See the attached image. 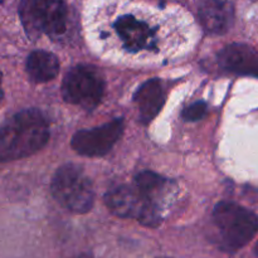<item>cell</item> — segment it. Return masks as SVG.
<instances>
[{"instance_id": "obj_15", "label": "cell", "mask_w": 258, "mask_h": 258, "mask_svg": "<svg viewBox=\"0 0 258 258\" xmlns=\"http://www.w3.org/2000/svg\"><path fill=\"white\" fill-rule=\"evenodd\" d=\"M75 258H92V256H91V254H88V253H82V254H80V256H77Z\"/></svg>"}, {"instance_id": "obj_9", "label": "cell", "mask_w": 258, "mask_h": 258, "mask_svg": "<svg viewBox=\"0 0 258 258\" xmlns=\"http://www.w3.org/2000/svg\"><path fill=\"white\" fill-rule=\"evenodd\" d=\"M218 62L223 70L258 77V50L247 44L234 43L219 52Z\"/></svg>"}, {"instance_id": "obj_5", "label": "cell", "mask_w": 258, "mask_h": 258, "mask_svg": "<svg viewBox=\"0 0 258 258\" xmlns=\"http://www.w3.org/2000/svg\"><path fill=\"white\" fill-rule=\"evenodd\" d=\"M213 219L222 236L223 246L229 251H237L246 246L258 231L256 214L233 202L217 204Z\"/></svg>"}, {"instance_id": "obj_13", "label": "cell", "mask_w": 258, "mask_h": 258, "mask_svg": "<svg viewBox=\"0 0 258 258\" xmlns=\"http://www.w3.org/2000/svg\"><path fill=\"white\" fill-rule=\"evenodd\" d=\"M135 185L146 198L161 208V201L170 191V181L154 171H143L135 178Z\"/></svg>"}, {"instance_id": "obj_4", "label": "cell", "mask_w": 258, "mask_h": 258, "mask_svg": "<svg viewBox=\"0 0 258 258\" xmlns=\"http://www.w3.org/2000/svg\"><path fill=\"white\" fill-rule=\"evenodd\" d=\"M50 191L60 206L73 213H87L95 202L92 183L75 164H66L55 171Z\"/></svg>"}, {"instance_id": "obj_10", "label": "cell", "mask_w": 258, "mask_h": 258, "mask_svg": "<svg viewBox=\"0 0 258 258\" xmlns=\"http://www.w3.org/2000/svg\"><path fill=\"white\" fill-rule=\"evenodd\" d=\"M198 15L207 32L212 34H223L228 32L233 23L234 7L231 2H202L198 8Z\"/></svg>"}, {"instance_id": "obj_17", "label": "cell", "mask_w": 258, "mask_h": 258, "mask_svg": "<svg viewBox=\"0 0 258 258\" xmlns=\"http://www.w3.org/2000/svg\"><path fill=\"white\" fill-rule=\"evenodd\" d=\"M160 258H165V257H160Z\"/></svg>"}, {"instance_id": "obj_11", "label": "cell", "mask_w": 258, "mask_h": 258, "mask_svg": "<svg viewBox=\"0 0 258 258\" xmlns=\"http://www.w3.org/2000/svg\"><path fill=\"white\" fill-rule=\"evenodd\" d=\"M165 98V91L160 81L148 80L144 82L134 95L141 122L149 123L153 121L163 108Z\"/></svg>"}, {"instance_id": "obj_12", "label": "cell", "mask_w": 258, "mask_h": 258, "mask_svg": "<svg viewBox=\"0 0 258 258\" xmlns=\"http://www.w3.org/2000/svg\"><path fill=\"white\" fill-rule=\"evenodd\" d=\"M27 73L30 81L44 83L57 77L59 62L53 53L47 50H34L27 58Z\"/></svg>"}, {"instance_id": "obj_16", "label": "cell", "mask_w": 258, "mask_h": 258, "mask_svg": "<svg viewBox=\"0 0 258 258\" xmlns=\"http://www.w3.org/2000/svg\"><path fill=\"white\" fill-rule=\"evenodd\" d=\"M254 251H256V254L258 256V242H257V244H256V248H254Z\"/></svg>"}, {"instance_id": "obj_8", "label": "cell", "mask_w": 258, "mask_h": 258, "mask_svg": "<svg viewBox=\"0 0 258 258\" xmlns=\"http://www.w3.org/2000/svg\"><path fill=\"white\" fill-rule=\"evenodd\" d=\"M123 133V121L121 118L110 121L97 127L80 130L73 135L71 145L80 155L96 158L111 151Z\"/></svg>"}, {"instance_id": "obj_2", "label": "cell", "mask_w": 258, "mask_h": 258, "mask_svg": "<svg viewBox=\"0 0 258 258\" xmlns=\"http://www.w3.org/2000/svg\"><path fill=\"white\" fill-rule=\"evenodd\" d=\"M49 125L40 111H20L4 121L0 128V159L14 161L28 158L44 148Z\"/></svg>"}, {"instance_id": "obj_14", "label": "cell", "mask_w": 258, "mask_h": 258, "mask_svg": "<svg viewBox=\"0 0 258 258\" xmlns=\"http://www.w3.org/2000/svg\"><path fill=\"white\" fill-rule=\"evenodd\" d=\"M207 113V103L204 101H197L191 103L181 112V117L185 121H198L206 116Z\"/></svg>"}, {"instance_id": "obj_7", "label": "cell", "mask_w": 258, "mask_h": 258, "mask_svg": "<svg viewBox=\"0 0 258 258\" xmlns=\"http://www.w3.org/2000/svg\"><path fill=\"white\" fill-rule=\"evenodd\" d=\"M105 92V80L93 66L78 64L71 68L63 78L62 96L64 101L86 110H93Z\"/></svg>"}, {"instance_id": "obj_3", "label": "cell", "mask_w": 258, "mask_h": 258, "mask_svg": "<svg viewBox=\"0 0 258 258\" xmlns=\"http://www.w3.org/2000/svg\"><path fill=\"white\" fill-rule=\"evenodd\" d=\"M19 15L28 37L33 39L45 34L59 40L68 32L70 9L63 2L25 0L20 3Z\"/></svg>"}, {"instance_id": "obj_6", "label": "cell", "mask_w": 258, "mask_h": 258, "mask_svg": "<svg viewBox=\"0 0 258 258\" xmlns=\"http://www.w3.org/2000/svg\"><path fill=\"white\" fill-rule=\"evenodd\" d=\"M105 203L111 213L120 218H134L146 227H156L161 222V208L149 201L136 185H118L110 189Z\"/></svg>"}, {"instance_id": "obj_1", "label": "cell", "mask_w": 258, "mask_h": 258, "mask_svg": "<svg viewBox=\"0 0 258 258\" xmlns=\"http://www.w3.org/2000/svg\"><path fill=\"white\" fill-rule=\"evenodd\" d=\"M88 32L100 53L118 62L151 63L171 57L189 39L183 9L141 3L92 5Z\"/></svg>"}]
</instances>
